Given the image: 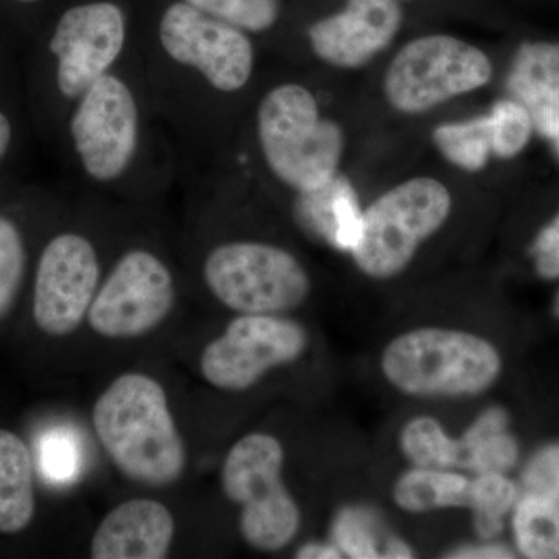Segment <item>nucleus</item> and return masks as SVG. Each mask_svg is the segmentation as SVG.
Here are the masks:
<instances>
[{
	"instance_id": "f257e3e1",
	"label": "nucleus",
	"mask_w": 559,
	"mask_h": 559,
	"mask_svg": "<svg viewBox=\"0 0 559 559\" xmlns=\"http://www.w3.org/2000/svg\"><path fill=\"white\" fill-rule=\"evenodd\" d=\"M92 425L112 465L145 487L176 484L189 465L167 392L143 373L116 378L95 401Z\"/></svg>"
},
{
	"instance_id": "f03ea898",
	"label": "nucleus",
	"mask_w": 559,
	"mask_h": 559,
	"mask_svg": "<svg viewBox=\"0 0 559 559\" xmlns=\"http://www.w3.org/2000/svg\"><path fill=\"white\" fill-rule=\"evenodd\" d=\"M380 367L393 389L414 399H471L502 377L500 349L487 337L447 326L401 333L382 349Z\"/></svg>"
},
{
	"instance_id": "7ed1b4c3",
	"label": "nucleus",
	"mask_w": 559,
	"mask_h": 559,
	"mask_svg": "<svg viewBox=\"0 0 559 559\" xmlns=\"http://www.w3.org/2000/svg\"><path fill=\"white\" fill-rule=\"evenodd\" d=\"M257 130L267 167L283 183L310 193L337 175L344 131L322 119L318 100L300 84H282L264 95Z\"/></svg>"
},
{
	"instance_id": "20e7f679",
	"label": "nucleus",
	"mask_w": 559,
	"mask_h": 559,
	"mask_svg": "<svg viewBox=\"0 0 559 559\" xmlns=\"http://www.w3.org/2000/svg\"><path fill=\"white\" fill-rule=\"evenodd\" d=\"M285 450L277 437L250 432L227 452L221 488L240 507V533L253 550L275 554L299 535L301 511L283 480Z\"/></svg>"
},
{
	"instance_id": "39448f33",
	"label": "nucleus",
	"mask_w": 559,
	"mask_h": 559,
	"mask_svg": "<svg viewBox=\"0 0 559 559\" xmlns=\"http://www.w3.org/2000/svg\"><path fill=\"white\" fill-rule=\"evenodd\" d=\"M450 190L433 178H414L385 191L364 210L349 250L367 277L390 280L409 266L419 246L450 218Z\"/></svg>"
},
{
	"instance_id": "423d86ee",
	"label": "nucleus",
	"mask_w": 559,
	"mask_h": 559,
	"mask_svg": "<svg viewBox=\"0 0 559 559\" xmlns=\"http://www.w3.org/2000/svg\"><path fill=\"white\" fill-rule=\"evenodd\" d=\"M210 293L238 314H285L311 294V278L289 250L231 241L210 250L202 267Z\"/></svg>"
},
{
	"instance_id": "0eeeda50",
	"label": "nucleus",
	"mask_w": 559,
	"mask_h": 559,
	"mask_svg": "<svg viewBox=\"0 0 559 559\" xmlns=\"http://www.w3.org/2000/svg\"><path fill=\"white\" fill-rule=\"evenodd\" d=\"M492 64L479 47L451 35L421 36L390 62L384 94L404 114H421L487 86Z\"/></svg>"
},
{
	"instance_id": "6e6552de",
	"label": "nucleus",
	"mask_w": 559,
	"mask_h": 559,
	"mask_svg": "<svg viewBox=\"0 0 559 559\" xmlns=\"http://www.w3.org/2000/svg\"><path fill=\"white\" fill-rule=\"evenodd\" d=\"M310 334L283 314H240L202 349L200 370L212 388L246 392L270 371L304 358Z\"/></svg>"
},
{
	"instance_id": "1a4fd4ad",
	"label": "nucleus",
	"mask_w": 559,
	"mask_h": 559,
	"mask_svg": "<svg viewBox=\"0 0 559 559\" xmlns=\"http://www.w3.org/2000/svg\"><path fill=\"white\" fill-rule=\"evenodd\" d=\"M175 301L167 264L148 250L134 249L117 261L95 294L87 322L106 340H138L165 322Z\"/></svg>"
},
{
	"instance_id": "9d476101",
	"label": "nucleus",
	"mask_w": 559,
	"mask_h": 559,
	"mask_svg": "<svg viewBox=\"0 0 559 559\" xmlns=\"http://www.w3.org/2000/svg\"><path fill=\"white\" fill-rule=\"evenodd\" d=\"M159 39L168 57L198 70L221 92L240 91L252 76L255 55L249 33L182 0L162 10Z\"/></svg>"
},
{
	"instance_id": "9b49d317",
	"label": "nucleus",
	"mask_w": 559,
	"mask_h": 559,
	"mask_svg": "<svg viewBox=\"0 0 559 559\" xmlns=\"http://www.w3.org/2000/svg\"><path fill=\"white\" fill-rule=\"evenodd\" d=\"M84 171L112 182L128 170L139 140V110L128 84L106 73L84 92L70 120Z\"/></svg>"
},
{
	"instance_id": "f8f14e48",
	"label": "nucleus",
	"mask_w": 559,
	"mask_h": 559,
	"mask_svg": "<svg viewBox=\"0 0 559 559\" xmlns=\"http://www.w3.org/2000/svg\"><path fill=\"white\" fill-rule=\"evenodd\" d=\"M128 17L117 0H83L61 14L50 50L57 58V81L69 100H80L108 73L127 43Z\"/></svg>"
},
{
	"instance_id": "ddd939ff",
	"label": "nucleus",
	"mask_w": 559,
	"mask_h": 559,
	"mask_svg": "<svg viewBox=\"0 0 559 559\" xmlns=\"http://www.w3.org/2000/svg\"><path fill=\"white\" fill-rule=\"evenodd\" d=\"M100 280L97 250L80 234L58 235L40 253L33 293V319L44 334L64 337L75 333Z\"/></svg>"
},
{
	"instance_id": "4468645a",
	"label": "nucleus",
	"mask_w": 559,
	"mask_h": 559,
	"mask_svg": "<svg viewBox=\"0 0 559 559\" xmlns=\"http://www.w3.org/2000/svg\"><path fill=\"white\" fill-rule=\"evenodd\" d=\"M404 9L400 0H342L340 9L311 22V49L334 68H362L399 36Z\"/></svg>"
},
{
	"instance_id": "2eb2a0df",
	"label": "nucleus",
	"mask_w": 559,
	"mask_h": 559,
	"mask_svg": "<svg viewBox=\"0 0 559 559\" xmlns=\"http://www.w3.org/2000/svg\"><path fill=\"white\" fill-rule=\"evenodd\" d=\"M510 525L520 557L559 559V439L525 459Z\"/></svg>"
},
{
	"instance_id": "dca6fc26",
	"label": "nucleus",
	"mask_w": 559,
	"mask_h": 559,
	"mask_svg": "<svg viewBox=\"0 0 559 559\" xmlns=\"http://www.w3.org/2000/svg\"><path fill=\"white\" fill-rule=\"evenodd\" d=\"M175 533V516L159 500H124L95 530L91 558L164 559L171 549Z\"/></svg>"
},
{
	"instance_id": "f3484780",
	"label": "nucleus",
	"mask_w": 559,
	"mask_h": 559,
	"mask_svg": "<svg viewBox=\"0 0 559 559\" xmlns=\"http://www.w3.org/2000/svg\"><path fill=\"white\" fill-rule=\"evenodd\" d=\"M507 87L543 138L559 140V43L525 40L518 47Z\"/></svg>"
},
{
	"instance_id": "a211bd4d",
	"label": "nucleus",
	"mask_w": 559,
	"mask_h": 559,
	"mask_svg": "<svg viewBox=\"0 0 559 559\" xmlns=\"http://www.w3.org/2000/svg\"><path fill=\"white\" fill-rule=\"evenodd\" d=\"M36 513L32 452L11 430L0 429V535H16Z\"/></svg>"
},
{
	"instance_id": "6ab92c4d",
	"label": "nucleus",
	"mask_w": 559,
	"mask_h": 559,
	"mask_svg": "<svg viewBox=\"0 0 559 559\" xmlns=\"http://www.w3.org/2000/svg\"><path fill=\"white\" fill-rule=\"evenodd\" d=\"M511 414L503 406H489L477 415L459 437L462 443V469L477 474H510L520 465L521 441L511 432Z\"/></svg>"
},
{
	"instance_id": "aec40b11",
	"label": "nucleus",
	"mask_w": 559,
	"mask_h": 559,
	"mask_svg": "<svg viewBox=\"0 0 559 559\" xmlns=\"http://www.w3.org/2000/svg\"><path fill=\"white\" fill-rule=\"evenodd\" d=\"M471 480L457 469L412 466L393 484L392 499L401 511L409 514L468 509Z\"/></svg>"
},
{
	"instance_id": "412c9836",
	"label": "nucleus",
	"mask_w": 559,
	"mask_h": 559,
	"mask_svg": "<svg viewBox=\"0 0 559 559\" xmlns=\"http://www.w3.org/2000/svg\"><path fill=\"white\" fill-rule=\"evenodd\" d=\"M400 450L412 466L462 468L463 451L459 437H452L432 415H417L403 426Z\"/></svg>"
},
{
	"instance_id": "4be33fe9",
	"label": "nucleus",
	"mask_w": 559,
	"mask_h": 559,
	"mask_svg": "<svg viewBox=\"0 0 559 559\" xmlns=\"http://www.w3.org/2000/svg\"><path fill=\"white\" fill-rule=\"evenodd\" d=\"M518 499V480L510 474H477L471 480L468 509L479 540H498L510 520Z\"/></svg>"
},
{
	"instance_id": "5701e85b",
	"label": "nucleus",
	"mask_w": 559,
	"mask_h": 559,
	"mask_svg": "<svg viewBox=\"0 0 559 559\" xmlns=\"http://www.w3.org/2000/svg\"><path fill=\"white\" fill-rule=\"evenodd\" d=\"M433 143L444 159L455 167L469 173L480 171L492 156L491 120L487 114L440 124L433 130Z\"/></svg>"
},
{
	"instance_id": "b1692460",
	"label": "nucleus",
	"mask_w": 559,
	"mask_h": 559,
	"mask_svg": "<svg viewBox=\"0 0 559 559\" xmlns=\"http://www.w3.org/2000/svg\"><path fill=\"white\" fill-rule=\"evenodd\" d=\"M193 9L246 33L270 32L282 20L283 0H182Z\"/></svg>"
},
{
	"instance_id": "393cba45",
	"label": "nucleus",
	"mask_w": 559,
	"mask_h": 559,
	"mask_svg": "<svg viewBox=\"0 0 559 559\" xmlns=\"http://www.w3.org/2000/svg\"><path fill=\"white\" fill-rule=\"evenodd\" d=\"M492 130V156L509 160L527 148L535 132L528 110L513 100H500L488 114Z\"/></svg>"
},
{
	"instance_id": "a878e982",
	"label": "nucleus",
	"mask_w": 559,
	"mask_h": 559,
	"mask_svg": "<svg viewBox=\"0 0 559 559\" xmlns=\"http://www.w3.org/2000/svg\"><path fill=\"white\" fill-rule=\"evenodd\" d=\"M371 527L373 520L366 511L345 507L334 516L331 543L344 558H384L382 540Z\"/></svg>"
},
{
	"instance_id": "bb28decb",
	"label": "nucleus",
	"mask_w": 559,
	"mask_h": 559,
	"mask_svg": "<svg viewBox=\"0 0 559 559\" xmlns=\"http://www.w3.org/2000/svg\"><path fill=\"white\" fill-rule=\"evenodd\" d=\"M24 238L16 224L0 216V320L13 308L25 274Z\"/></svg>"
},
{
	"instance_id": "cd10ccee",
	"label": "nucleus",
	"mask_w": 559,
	"mask_h": 559,
	"mask_svg": "<svg viewBox=\"0 0 559 559\" xmlns=\"http://www.w3.org/2000/svg\"><path fill=\"white\" fill-rule=\"evenodd\" d=\"M79 450L75 441L64 433L47 436L40 447V465L51 480L72 479L79 469Z\"/></svg>"
},
{
	"instance_id": "c85d7f7f",
	"label": "nucleus",
	"mask_w": 559,
	"mask_h": 559,
	"mask_svg": "<svg viewBox=\"0 0 559 559\" xmlns=\"http://www.w3.org/2000/svg\"><path fill=\"white\" fill-rule=\"evenodd\" d=\"M533 271L544 282L559 280V210L533 238L528 248Z\"/></svg>"
},
{
	"instance_id": "c756f323",
	"label": "nucleus",
	"mask_w": 559,
	"mask_h": 559,
	"mask_svg": "<svg viewBox=\"0 0 559 559\" xmlns=\"http://www.w3.org/2000/svg\"><path fill=\"white\" fill-rule=\"evenodd\" d=\"M452 559H511L518 558V551L498 543V540H480L477 544H466V546L455 547L444 555Z\"/></svg>"
},
{
	"instance_id": "7c9ffc66",
	"label": "nucleus",
	"mask_w": 559,
	"mask_h": 559,
	"mask_svg": "<svg viewBox=\"0 0 559 559\" xmlns=\"http://www.w3.org/2000/svg\"><path fill=\"white\" fill-rule=\"evenodd\" d=\"M296 558L300 559H341L342 554L333 543H319V540H312V543L304 544L299 550H297Z\"/></svg>"
},
{
	"instance_id": "2f4dec72",
	"label": "nucleus",
	"mask_w": 559,
	"mask_h": 559,
	"mask_svg": "<svg viewBox=\"0 0 559 559\" xmlns=\"http://www.w3.org/2000/svg\"><path fill=\"white\" fill-rule=\"evenodd\" d=\"M11 142V124L5 114L0 112V162L5 157L7 151L10 148Z\"/></svg>"
},
{
	"instance_id": "473e14b6",
	"label": "nucleus",
	"mask_w": 559,
	"mask_h": 559,
	"mask_svg": "<svg viewBox=\"0 0 559 559\" xmlns=\"http://www.w3.org/2000/svg\"><path fill=\"white\" fill-rule=\"evenodd\" d=\"M551 314H554V318L559 322V289L557 294H555L554 301H551Z\"/></svg>"
},
{
	"instance_id": "72a5a7b5",
	"label": "nucleus",
	"mask_w": 559,
	"mask_h": 559,
	"mask_svg": "<svg viewBox=\"0 0 559 559\" xmlns=\"http://www.w3.org/2000/svg\"><path fill=\"white\" fill-rule=\"evenodd\" d=\"M17 2H21V3H35V2H40V0H17Z\"/></svg>"
},
{
	"instance_id": "f704fd0d",
	"label": "nucleus",
	"mask_w": 559,
	"mask_h": 559,
	"mask_svg": "<svg viewBox=\"0 0 559 559\" xmlns=\"http://www.w3.org/2000/svg\"><path fill=\"white\" fill-rule=\"evenodd\" d=\"M401 3H403L404 7H406V3L417 2V0H400Z\"/></svg>"
}]
</instances>
